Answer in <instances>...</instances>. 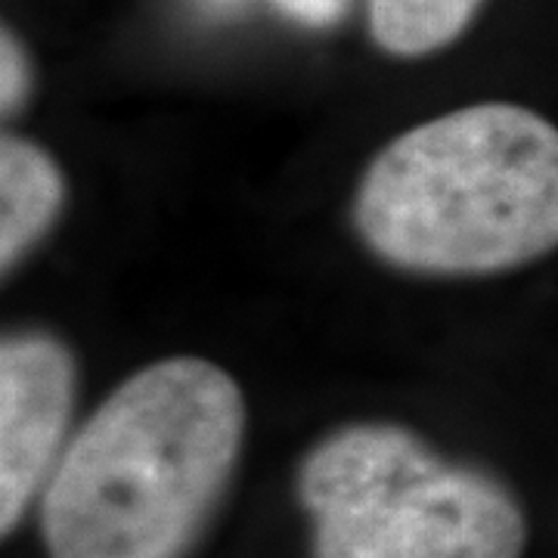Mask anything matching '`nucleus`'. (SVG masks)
I'll list each match as a JSON object with an SVG mask.
<instances>
[{
    "label": "nucleus",
    "instance_id": "423d86ee",
    "mask_svg": "<svg viewBox=\"0 0 558 558\" xmlns=\"http://www.w3.org/2000/svg\"><path fill=\"white\" fill-rule=\"evenodd\" d=\"M481 0H369L373 32L385 50L422 57L457 38Z\"/></svg>",
    "mask_w": 558,
    "mask_h": 558
},
{
    "label": "nucleus",
    "instance_id": "1a4fd4ad",
    "mask_svg": "<svg viewBox=\"0 0 558 558\" xmlns=\"http://www.w3.org/2000/svg\"><path fill=\"white\" fill-rule=\"evenodd\" d=\"M208 3H211V7H230L233 0H208Z\"/></svg>",
    "mask_w": 558,
    "mask_h": 558
},
{
    "label": "nucleus",
    "instance_id": "f257e3e1",
    "mask_svg": "<svg viewBox=\"0 0 558 558\" xmlns=\"http://www.w3.org/2000/svg\"><path fill=\"white\" fill-rule=\"evenodd\" d=\"M236 381L202 357L140 369L102 400L44 494L50 558H178L230 478Z\"/></svg>",
    "mask_w": 558,
    "mask_h": 558
},
{
    "label": "nucleus",
    "instance_id": "f03ea898",
    "mask_svg": "<svg viewBox=\"0 0 558 558\" xmlns=\"http://www.w3.org/2000/svg\"><path fill=\"white\" fill-rule=\"evenodd\" d=\"M357 227L381 258L490 274L558 248V128L481 102L400 134L366 168Z\"/></svg>",
    "mask_w": 558,
    "mask_h": 558
},
{
    "label": "nucleus",
    "instance_id": "20e7f679",
    "mask_svg": "<svg viewBox=\"0 0 558 558\" xmlns=\"http://www.w3.org/2000/svg\"><path fill=\"white\" fill-rule=\"evenodd\" d=\"M75 369L65 348L44 336L3 341L0 351V521L25 515L47 478L72 410Z\"/></svg>",
    "mask_w": 558,
    "mask_h": 558
},
{
    "label": "nucleus",
    "instance_id": "39448f33",
    "mask_svg": "<svg viewBox=\"0 0 558 558\" xmlns=\"http://www.w3.org/2000/svg\"><path fill=\"white\" fill-rule=\"evenodd\" d=\"M0 258L10 267L57 218L62 178L53 159L35 143L3 137L0 143Z\"/></svg>",
    "mask_w": 558,
    "mask_h": 558
},
{
    "label": "nucleus",
    "instance_id": "6e6552de",
    "mask_svg": "<svg viewBox=\"0 0 558 558\" xmlns=\"http://www.w3.org/2000/svg\"><path fill=\"white\" fill-rule=\"evenodd\" d=\"M279 7L301 22L326 25V22L339 20L344 0H279Z\"/></svg>",
    "mask_w": 558,
    "mask_h": 558
},
{
    "label": "nucleus",
    "instance_id": "7ed1b4c3",
    "mask_svg": "<svg viewBox=\"0 0 558 558\" xmlns=\"http://www.w3.org/2000/svg\"><path fill=\"white\" fill-rule=\"evenodd\" d=\"M317 558H519L527 524L497 481L395 425H354L301 469Z\"/></svg>",
    "mask_w": 558,
    "mask_h": 558
},
{
    "label": "nucleus",
    "instance_id": "0eeeda50",
    "mask_svg": "<svg viewBox=\"0 0 558 558\" xmlns=\"http://www.w3.org/2000/svg\"><path fill=\"white\" fill-rule=\"evenodd\" d=\"M3 81H0V94H3V109H16L28 90V69H25V60H22V50L16 47V40L3 38Z\"/></svg>",
    "mask_w": 558,
    "mask_h": 558
}]
</instances>
